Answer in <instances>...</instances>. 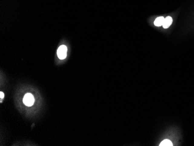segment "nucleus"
<instances>
[{
  "label": "nucleus",
  "instance_id": "nucleus-1",
  "mask_svg": "<svg viewBox=\"0 0 194 146\" xmlns=\"http://www.w3.org/2000/svg\"><path fill=\"white\" fill-rule=\"evenodd\" d=\"M23 101L26 106L30 107V106L33 105V104H34L35 98L31 94L28 93L24 96L23 99Z\"/></svg>",
  "mask_w": 194,
  "mask_h": 146
},
{
  "label": "nucleus",
  "instance_id": "nucleus-4",
  "mask_svg": "<svg viewBox=\"0 0 194 146\" xmlns=\"http://www.w3.org/2000/svg\"><path fill=\"white\" fill-rule=\"evenodd\" d=\"M164 20H165V18L163 16L158 17L155 19V21L154 22V25L156 26H161L163 25Z\"/></svg>",
  "mask_w": 194,
  "mask_h": 146
},
{
  "label": "nucleus",
  "instance_id": "nucleus-6",
  "mask_svg": "<svg viewBox=\"0 0 194 146\" xmlns=\"http://www.w3.org/2000/svg\"><path fill=\"white\" fill-rule=\"evenodd\" d=\"M4 98V94L2 92H0V98H1V102H2V100Z\"/></svg>",
  "mask_w": 194,
  "mask_h": 146
},
{
  "label": "nucleus",
  "instance_id": "nucleus-5",
  "mask_svg": "<svg viewBox=\"0 0 194 146\" xmlns=\"http://www.w3.org/2000/svg\"><path fill=\"white\" fill-rule=\"evenodd\" d=\"M159 146H172V142L169 140H165L162 141Z\"/></svg>",
  "mask_w": 194,
  "mask_h": 146
},
{
  "label": "nucleus",
  "instance_id": "nucleus-2",
  "mask_svg": "<svg viewBox=\"0 0 194 146\" xmlns=\"http://www.w3.org/2000/svg\"><path fill=\"white\" fill-rule=\"evenodd\" d=\"M67 54V47L62 45L59 47L58 49L57 55L58 58L60 59H64L66 58Z\"/></svg>",
  "mask_w": 194,
  "mask_h": 146
},
{
  "label": "nucleus",
  "instance_id": "nucleus-3",
  "mask_svg": "<svg viewBox=\"0 0 194 146\" xmlns=\"http://www.w3.org/2000/svg\"><path fill=\"white\" fill-rule=\"evenodd\" d=\"M173 22L172 18L170 16H167L165 18L164 22L163 23V27L165 29H167L170 27V26L172 25Z\"/></svg>",
  "mask_w": 194,
  "mask_h": 146
}]
</instances>
